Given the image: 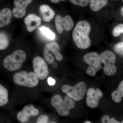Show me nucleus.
Returning a JSON list of instances; mask_svg holds the SVG:
<instances>
[{
  "label": "nucleus",
  "mask_w": 123,
  "mask_h": 123,
  "mask_svg": "<svg viewBox=\"0 0 123 123\" xmlns=\"http://www.w3.org/2000/svg\"><path fill=\"white\" fill-rule=\"evenodd\" d=\"M91 26L88 22L82 20L77 23L72 33L73 39L78 48L85 49L91 45L89 34Z\"/></svg>",
  "instance_id": "nucleus-1"
},
{
  "label": "nucleus",
  "mask_w": 123,
  "mask_h": 123,
  "mask_svg": "<svg viewBox=\"0 0 123 123\" xmlns=\"http://www.w3.org/2000/svg\"><path fill=\"white\" fill-rule=\"evenodd\" d=\"M51 103L58 114L63 116H68L70 110L73 109L76 104L75 100L69 96H66L63 100L59 95H56L52 98Z\"/></svg>",
  "instance_id": "nucleus-2"
},
{
  "label": "nucleus",
  "mask_w": 123,
  "mask_h": 123,
  "mask_svg": "<svg viewBox=\"0 0 123 123\" xmlns=\"http://www.w3.org/2000/svg\"><path fill=\"white\" fill-rule=\"evenodd\" d=\"M26 59V55L24 51L17 50L4 59L3 65L7 70L13 72L21 68Z\"/></svg>",
  "instance_id": "nucleus-3"
},
{
  "label": "nucleus",
  "mask_w": 123,
  "mask_h": 123,
  "mask_svg": "<svg viewBox=\"0 0 123 123\" xmlns=\"http://www.w3.org/2000/svg\"><path fill=\"white\" fill-rule=\"evenodd\" d=\"M13 80L18 85L29 88L35 87L39 83L38 78L35 73H28L25 71L15 73L13 77Z\"/></svg>",
  "instance_id": "nucleus-4"
},
{
  "label": "nucleus",
  "mask_w": 123,
  "mask_h": 123,
  "mask_svg": "<svg viewBox=\"0 0 123 123\" xmlns=\"http://www.w3.org/2000/svg\"><path fill=\"white\" fill-rule=\"evenodd\" d=\"M99 56L101 63L104 64V72L105 75L111 76L117 71L116 66V56L114 53L110 50L104 51Z\"/></svg>",
  "instance_id": "nucleus-5"
},
{
  "label": "nucleus",
  "mask_w": 123,
  "mask_h": 123,
  "mask_svg": "<svg viewBox=\"0 0 123 123\" xmlns=\"http://www.w3.org/2000/svg\"><path fill=\"white\" fill-rule=\"evenodd\" d=\"M87 89V86L84 82L81 81L74 86L64 85L61 90L75 101H80L84 98Z\"/></svg>",
  "instance_id": "nucleus-6"
},
{
  "label": "nucleus",
  "mask_w": 123,
  "mask_h": 123,
  "mask_svg": "<svg viewBox=\"0 0 123 123\" xmlns=\"http://www.w3.org/2000/svg\"><path fill=\"white\" fill-rule=\"evenodd\" d=\"M83 59L89 65L86 70V74L89 76H94L98 70L102 68L99 55L96 52L87 53L84 55Z\"/></svg>",
  "instance_id": "nucleus-7"
},
{
  "label": "nucleus",
  "mask_w": 123,
  "mask_h": 123,
  "mask_svg": "<svg viewBox=\"0 0 123 123\" xmlns=\"http://www.w3.org/2000/svg\"><path fill=\"white\" fill-rule=\"evenodd\" d=\"M43 56L49 64L53 63L55 57L59 61H62L63 60V56L60 52L59 46L55 42L46 44L44 49Z\"/></svg>",
  "instance_id": "nucleus-8"
},
{
  "label": "nucleus",
  "mask_w": 123,
  "mask_h": 123,
  "mask_svg": "<svg viewBox=\"0 0 123 123\" xmlns=\"http://www.w3.org/2000/svg\"><path fill=\"white\" fill-rule=\"evenodd\" d=\"M34 73L40 80H43L47 77L49 74L48 66L44 59L40 56H36L33 62Z\"/></svg>",
  "instance_id": "nucleus-9"
},
{
  "label": "nucleus",
  "mask_w": 123,
  "mask_h": 123,
  "mask_svg": "<svg viewBox=\"0 0 123 123\" xmlns=\"http://www.w3.org/2000/svg\"><path fill=\"white\" fill-rule=\"evenodd\" d=\"M55 23L56 30L60 34H62L64 30L68 31L71 30L74 25L72 18L69 15L63 17L60 15H56L55 18Z\"/></svg>",
  "instance_id": "nucleus-10"
},
{
  "label": "nucleus",
  "mask_w": 123,
  "mask_h": 123,
  "mask_svg": "<svg viewBox=\"0 0 123 123\" xmlns=\"http://www.w3.org/2000/svg\"><path fill=\"white\" fill-rule=\"evenodd\" d=\"M103 97V93L99 88H89L86 93V105L91 108H95L98 105L100 99Z\"/></svg>",
  "instance_id": "nucleus-11"
},
{
  "label": "nucleus",
  "mask_w": 123,
  "mask_h": 123,
  "mask_svg": "<svg viewBox=\"0 0 123 123\" xmlns=\"http://www.w3.org/2000/svg\"><path fill=\"white\" fill-rule=\"evenodd\" d=\"M33 0H14L13 4L15 6L12 13L15 18H21L26 14V8Z\"/></svg>",
  "instance_id": "nucleus-12"
},
{
  "label": "nucleus",
  "mask_w": 123,
  "mask_h": 123,
  "mask_svg": "<svg viewBox=\"0 0 123 123\" xmlns=\"http://www.w3.org/2000/svg\"><path fill=\"white\" fill-rule=\"evenodd\" d=\"M41 18L34 14H29L24 20L27 30L29 32H32L38 28L41 24Z\"/></svg>",
  "instance_id": "nucleus-13"
},
{
  "label": "nucleus",
  "mask_w": 123,
  "mask_h": 123,
  "mask_svg": "<svg viewBox=\"0 0 123 123\" xmlns=\"http://www.w3.org/2000/svg\"><path fill=\"white\" fill-rule=\"evenodd\" d=\"M39 10L40 16L44 22H49L55 17V11L48 5L40 6Z\"/></svg>",
  "instance_id": "nucleus-14"
},
{
  "label": "nucleus",
  "mask_w": 123,
  "mask_h": 123,
  "mask_svg": "<svg viewBox=\"0 0 123 123\" xmlns=\"http://www.w3.org/2000/svg\"><path fill=\"white\" fill-rule=\"evenodd\" d=\"M12 11L10 9L5 8L0 11V28L8 25L11 21Z\"/></svg>",
  "instance_id": "nucleus-15"
},
{
  "label": "nucleus",
  "mask_w": 123,
  "mask_h": 123,
  "mask_svg": "<svg viewBox=\"0 0 123 123\" xmlns=\"http://www.w3.org/2000/svg\"><path fill=\"white\" fill-rule=\"evenodd\" d=\"M90 7L92 11H99L105 7L108 3V0H90Z\"/></svg>",
  "instance_id": "nucleus-16"
},
{
  "label": "nucleus",
  "mask_w": 123,
  "mask_h": 123,
  "mask_svg": "<svg viewBox=\"0 0 123 123\" xmlns=\"http://www.w3.org/2000/svg\"><path fill=\"white\" fill-rule=\"evenodd\" d=\"M112 100L116 103H120L123 97V81L119 84L116 90L112 92L111 95Z\"/></svg>",
  "instance_id": "nucleus-17"
},
{
  "label": "nucleus",
  "mask_w": 123,
  "mask_h": 123,
  "mask_svg": "<svg viewBox=\"0 0 123 123\" xmlns=\"http://www.w3.org/2000/svg\"><path fill=\"white\" fill-rule=\"evenodd\" d=\"M8 102V92L6 88L0 84V106L6 105Z\"/></svg>",
  "instance_id": "nucleus-18"
},
{
  "label": "nucleus",
  "mask_w": 123,
  "mask_h": 123,
  "mask_svg": "<svg viewBox=\"0 0 123 123\" xmlns=\"http://www.w3.org/2000/svg\"><path fill=\"white\" fill-rule=\"evenodd\" d=\"M9 43V38L7 33L0 32V50H5L8 47Z\"/></svg>",
  "instance_id": "nucleus-19"
},
{
  "label": "nucleus",
  "mask_w": 123,
  "mask_h": 123,
  "mask_svg": "<svg viewBox=\"0 0 123 123\" xmlns=\"http://www.w3.org/2000/svg\"><path fill=\"white\" fill-rule=\"evenodd\" d=\"M39 30L41 33L48 39L52 40H54L55 38V33L51 31L48 27L42 26L40 27Z\"/></svg>",
  "instance_id": "nucleus-20"
},
{
  "label": "nucleus",
  "mask_w": 123,
  "mask_h": 123,
  "mask_svg": "<svg viewBox=\"0 0 123 123\" xmlns=\"http://www.w3.org/2000/svg\"><path fill=\"white\" fill-rule=\"evenodd\" d=\"M30 116L23 111L18 112L17 116L18 119L22 123H25L28 121Z\"/></svg>",
  "instance_id": "nucleus-21"
},
{
  "label": "nucleus",
  "mask_w": 123,
  "mask_h": 123,
  "mask_svg": "<svg viewBox=\"0 0 123 123\" xmlns=\"http://www.w3.org/2000/svg\"><path fill=\"white\" fill-rule=\"evenodd\" d=\"M123 33V24H120L115 26L113 31V35L115 37H118Z\"/></svg>",
  "instance_id": "nucleus-22"
},
{
  "label": "nucleus",
  "mask_w": 123,
  "mask_h": 123,
  "mask_svg": "<svg viewBox=\"0 0 123 123\" xmlns=\"http://www.w3.org/2000/svg\"><path fill=\"white\" fill-rule=\"evenodd\" d=\"M70 2L75 5L84 7L89 4L90 0H69Z\"/></svg>",
  "instance_id": "nucleus-23"
},
{
  "label": "nucleus",
  "mask_w": 123,
  "mask_h": 123,
  "mask_svg": "<svg viewBox=\"0 0 123 123\" xmlns=\"http://www.w3.org/2000/svg\"><path fill=\"white\" fill-rule=\"evenodd\" d=\"M114 50L118 55L123 56V42H119L116 44L114 47Z\"/></svg>",
  "instance_id": "nucleus-24"
},
{
  "label": "nucleus",
  "mask_w": 123,
  "mask_h": 123,
  "mask_svg": "<svg viewBox=\"0 0 123 123\" xmlns=\"http://www.w3.org/2000/svg\"><path fill=\"white\" fill-rule=\"evenodd\" d=\"M34 108V107L33 105H29L24 107L23 109V111L28 114L30 116H32V111Z\"/></svg>",
  "instance_id": "nucleus-25"
},
{
  "label": "nucleus",
  "mask_w": 123,
  "mask_h": 123,
  "mask_svg": "<svg viewBox=\"0 0 123 123\" xmlns=\"http://www.w3.org/2000/svg\"><path fill=\"white\" fill-rule=\"evenodd\" d=\"M49 118L48 117L44 115H42L38 118L37 120V123H48Z\"/></svg>",
  "instance_id": "nucleus-26"
},
{
  "label": "nucleus",
  "mask_w": 123,
  "mask_h": 123,
  "mask_svg": "<svg viewBox=\"0 0 123 123\" xmlns=\"http://www.w3.org/2000/svg\"><path fill=\"white\" fill-rule=\"evenodd\" d=\"M110 117L107 115L104 116L101 119V121L103 123H110Z\"/></svg>",
  "instance_id": "nucleus-27"
},
{
  "label": "nucleus",
  "mask_w": 123,
  "mask_h": 123,
  "mask_svg": "<svg viewBox=\"0 0 123 123\" xmlns=\"http://www.w3.org/2000/svg\"><path fill=\"white\" fill-rule=\"evenodd\" d=\"M48 83L49 85L52 86L55 84L56 81L55 79L51 77H49L47 79Z\"/></svg>",
  "instance_id": "nucleus-28"
},
{
  "label": "nucleus",
  "mask_w": 123,
  "mask_h": 123,
  "mask_svg": "<svg viewBox=\"0 0 123 123\" xmlns=\"http://www.w3.org/2000/svg\"><path fill=\"white\" fill-rule=\"evenodd\" d=\"M39 113V110L37 108H35L32 112V116H36Z\"/></svg>",
  "instance_id": "nucleus-29"
},
{
  "label": "nucleus",
  "mask_w": 123,
  "mask_h": 123,
  "mask_svg": "<svg viewBox=\"0 0 123 123\" xmlns=\"http://www.w3.org/2000/svg\"><path fill=\"white\" fill-rule=\"evenodd\" d=\"M111 121H110V123H120L119 121H117L115 118L114 117L111 118L110 119Z\"/></svg>",
  "instance_id": "nucleus-30"
},
{
  "label": "nucleus",
  "mask_w": 123,
  "mask_h": 123,
  "mask_svg": "<svg viewBox=\"0 0 123 123\" xmlns=\"http://www.w3.org/2000/svg\"><path fill=\"white\" fill-rule=\"evenodd\" d=\"M51 2L52 3H54V4H56V3H59L60 2V1H65L66 0H50Z\"/></svg>",
  "instance_id": "nucleus-31"
},
{
  "label": "nucleus",
  "mask_w": 123,
  "mask_h": 123,
  "mask_svg": "<svg viewBox=\"0 0 123 123\" xmlns=\"http://www.w3.org/2000/svg\"><path fill=\"white\" fill-rule=\"evenodd\" d=\"M52 66H53V68H56L57 67V64L56 63H53V65H52Z\"/></svg>",
  "instance_id": "nucleus-32"
},
{
  "label": "nucleus",
  "mask_w": 123,
  "mask_h": 123,
  "mask_svg": "<svg viewBox=\"0 0 123 123\" xmlns=\"http://www.w3.org/2000/svg\"><path fill=\"white\" fill-rule=\"evenodd\" d=\"M123 7H122V8H121V15H122V16H123Z\"/></svg>",
  "instance_id": "nucleus-33"
},
{
  "label": "nucleus",
  "mask_w": 123,
  "mask_h": 123,
  "mask_svg": "<svg viewBox=\"0 0 123 123\" xmlns=\"http://www.w3.org/2000/svg\"><path fill=\"white\" fill-rule=\"evenodd\" d=\"M85 123H91L90 122V121H86V122H85Z\"/></svg>",
  "instance_id": "nucleus-34"
},
{
  "label": "nucleus",
  "mask_w": 123,
  "mask_h": 123,
  "mask_svg": "<svg viewBox=\"0 0 123 123\" xmlns=\"http://www.w3.org/2000/svg\"><path fill=\"white\" fill-rule=\"evenodd\" d=\"M50 123H56L55 122H54L53 121H52V122H50Z\"/></svg>",
  "instance_id": "nucleus-35"
},
{
  "label": "nucleus",
  "mask_w": 123,
  "mask_h": 123,
  "mask_svg": "<svg viewBox=\"0 0 123 123\" xmlns=\"http://www.w3.org/2000/svg\"></svg>",
  "instance_id": "nucleus-36"
},
{
  "label": "nucleus",
  "mask_w": 123,
  "mask_h": 123,
  "mask_svg": "<svg viewBox=\"0 0 123 123\" xmlns=\"http://www.w3.org/2000/svg\"><path fill=\"white\" fill-rule=\"evenodd\" d=\"M122 1H123V0H122Z\"/></svg>",
  "instance_id": "nucleus-37"
}]
</instances>
